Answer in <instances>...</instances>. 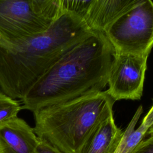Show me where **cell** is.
I'll list each match as a JSON object with an SVG mask.
<instances>
[{
    "mask_svg": "<svg viewBox=\"0 0 153 153\" xmlns=\"http://www.w3.org/2000/svg\"><path fill=\"white\" fill-rule=\"evenodd\" d=\"M148 56L114 53L108 75V94L114 100H139L143 92Z\"/></svg>",
    "mask_w": 153,
    "mask_h": 153,
    "instance_id": "6",
    "label": "cell"
},
{
    "mask_svg": "<svg viewBox=\"0 0 153 153\" xmlns=\"http://www.w3.org/2000/svg\"><path fill=\"white\" fill-rule=\"evenodd\" d=\"M21 109L18 101L0 91V123L17 117Z\"/></svg>",
    "mask_w": 153,
    "mask_h": 153,
    "instance_id": "11",
    "label": "cell"
},
{
    "mask_svg": "<svg viewBox=\"0 0 153 153\" xmlns=\"http://www.w3.org/2000/svg\"><path fill=\"white\" fill-rule=\"evenodd\" d=\"M123 133L112 114L98 126L79 153H115Z\"/></svg>",
    "mask_w": 153,
    "mask_h": 153,
    "instance_id": "9",
    "label": "cell"
},
{
    "mask_svg": "<svg viewBox=\"0 0 153 153\" xmlns=\"http://www.w3.org/2000/svg\"><path fill=\"white\" fill-rule=\"evenodd\" d=\"M64 11L62 0H0V47L11 48L45 32Z\"/></svg>",
    "mask_w": 153,
    "mask_h": 153,
    "instance_id": "4",
    "label": "cell"
},
{
    "mask_svg": "<svg viewBox=\"0 0 153 153\" xmlns=\"http://www.w3.org/2000/svg\"><path fill=\"white\" fill-rule=\"evenodd\" d=\"M33 153H63L47 141L40 139L39 143Z\"/></svg>",
    "mask_w": 153,
    "mask_h": 153,
    "instance_id": "14",
    "label": "cell"
},
{
    "mask_svg": "<svg viewBox=\"0 0 153 153\" xmlns=\"http://www.w3.org/2000/svg\"><path fill=\"white\" fill-rule=\"evenodd\" d=\"M114 102L100 91L41 108L33 112V130L63 153H79L98 126L113 114Z\"/></svg>",
    "mask_w": 153,
    "mask_h": 153,
    "instance_id": "3",
    "label": "cell"
},
{
    "mask_svg": "<svg viewBox=\"0 0 153 153\" xmlns=\"http://www.w3.org/2000/svg\"><path fill=\"white\" fill-rule=\"evenodd\" d=\"M39 142L33 128L17 117L0 123V153H33Z\"/></svg>",
    "mask_w": 153,
    "mask_h": 153,
    "instance_id": "7",
    "label": "cell"
},
{
    "mask_svg": "<svg viewBox=\"0 0 153 153\" xmlns=\"http://www.w3.org/2000/svg\"><path fill=\"white\" fill-rule=\"evenodd\" d=\"M137 0H91L83 17L91 30L104 32L117 19L132 7Z\"/></svg>",
    "mask_w": 153,
    "mask_h": 153,
    "instance_id": "8",
    "label": "cell"
},
{
    "mask_svg": "<svg viewBox=\"0 0 153 153\" xmlns=\"http://www.w3.org/2000/svg\"><path fill=\"white\" fill-rule=\"evenodd\" d=\"M91 2V0H62L65 11L77 14L83 19Z\"/></svg>",
    "mask_w": 153,
    "mask_h": 153,
    "instance_id": "12",
    "label": "cell"
},
{
    "mask_svg": "<svg viewBox=\"0 0 153 153\" xmlns=\"http://www.w3.org/2000/svg\"><path fill=\"white\" fill-rule=\"evenodd\" d=\"M103 34L114 53L148 56L153 47V1L137 0Z\"/></svg>",
    "mask_w": 153,
    "mask_h": 153,
    "instance_id": "5",
    "label": "cell"
},
{
    "mask_svg": "<svg viewBox=\"0 0 153 153\" xmlns=\"http://www.w3.org/2000/svg\"><path fill=\"white\" fill-rule=\"evenodd\" d=\"M149 136L143 140L131 153H153V126L147 132Z\"/></svg>",
    "mask_w": 153,
    "mask_h": 153,
    "instance_id": "13",
    "label": "cell"
},
{
    "mask_svg": "<svg viewBox=\"0 0 153 153\" xmlns=\"http://www.w3.org/2000/svg\"><path fill=\"white\" fill-rule=\"evenodd\" d=\"M149 128L153 126V105L148 114L143 118L142 123Z\"/></svg>",
    "mask_w": 153,
    "mask_h": 153,
    "instance_id": "15",
    "label": "cell"
},
{
    "mask_svg": "<svg viewBox=\"0 0 153 153\" xmlns=\"http://www.w3.org/2000/svg\"><path fill=\"white\" fill-rule=\"evenodd\" d=\"M142 113V106H140L126 129L123 131L122 137L115 153H131L140 142L143 140L149 128L141 124L137 128L135 129L136 123Z\"/></svg>",
    "mask_w": 153,
    "mask_h": 153,
    "instance_id": "10",
    "label": "cell"
},
{
    "mask_svg": "<svg viewBox=\"0 0 153 153\" xmlns=\"http://www.w3.org/2000/svg\"><path fill=\"white\" fill-rule=\"evenodd\" d=\"M114 53L105 35L94 31L32 85L21 99L22 109L34 112L103 91Z\"/></svg>",
    "mask_w": 153,
    "mask_h": 153,
    "instance_id": "1",
    "label": "cell"
},
{
    "mask_svg": "<svg viewBox=\"0 0 153 153\" xmlns=\"http://www.w3.org/2000/svg\"><path fill=\"white\" fill-rule=\"evenodd\" d=\"M94 31L77 14L65 11L45 32L11 48L0 47V87L22 99L57 60Z\"/></svg>",
    "mask_w": 153,
    "mask_h": 153,
    "instance_id": "2",
    "label": "cell"
}]
</instances>
